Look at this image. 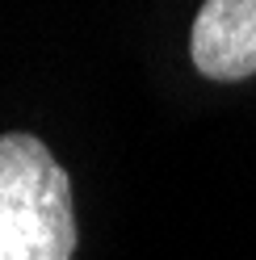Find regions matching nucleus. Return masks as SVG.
<instances>
[{
    "mask_svg": "<svg viewBox=\"0 0 256 260\" xmlns=\"http://www.w3.org/2000/svg\"><path fill=\"white\" fill-rule=\"evenodd\" d=\"M72 176L38 135H0V260H76Z\"/></svg>",
    "mask_w": 256,
    "mask_h": 260,
    "instance_id": "f257e3e1",
    "label": "nucleus"
},
{
    "mask_svg": "<svg viewBox=\"0 0 256 260\" xmlns=\"http://www.w3.org/2000/svg\"><path fill=\"white\" fill-rule=\"evenodd\" d=\"M189 59L214 84L256 76V0H202L189 29Z\"/></svg>",
    "mask_w": 256,
    "mask_h": 260,
    "instance_id": "f03ea898",
    "label": "nucleus"
}]
</instances>
